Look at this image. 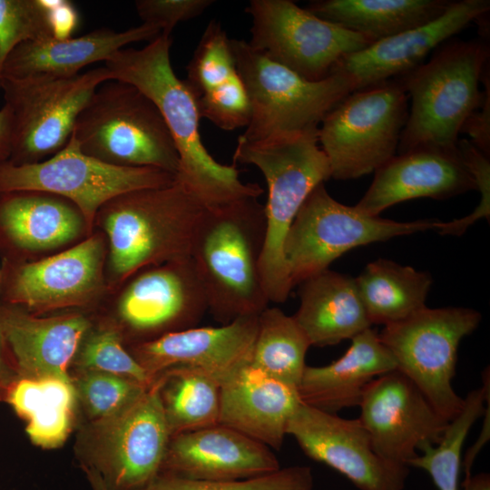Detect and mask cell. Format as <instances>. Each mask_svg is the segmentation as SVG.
I'll return each instance as SVG.
<instances>
[{
    "label": "cell",
    "instance_id": "cell-7",
    "mask_svg": "<svg viewBox=\"0 0 490 490\" xmlns=\"http://www.w3.org/2000/svg\"><path fill=\"white\" fill-rule=\"evenodd\" d=\"M230 46L250 107V122L240 135L245 140L318 129L328 113L354 92L339 73L309 81L270 60L247 41L232 38Z\"/></svg>",
    "mask_w": 490,
    "mask_h": 490
},
{
    "label": "cell",
    "instance_id": "cell-28",
    "mask_svg": "<svg viewBox=\"0 0 490 490\" xmlns=\"http://www.w3.org/2000/svg\"><path fill=\"white\" fill-rule=\"evenodd\" d=\"M83 220L71 201L56 195L0 194V251L15 260L22 252L56 248L74 240Z\"/></svg>",
    "mask_w": 490,
    "mask_h": 490
},
{
    "label": "cell",
    "instance_id": "cell-21",
    "mask_svg": "<svg viewBox=\"0 0 490 490\" xmlns=\"http://www.w3.org/2000/svg\"><path fill=\"white\" fill-rule=\"evenodd\" d=\"M374 172L369 188L355 205L368 216L411 199L446 200L476 190L457 146H418L395 155Z\"/></svg>",
    "mask_w": 490,
    "mask_h": 490
},
{
    "label": "cell",
    "instance_id": "cell-43",
    "mask_svg": "<svg viewBox=\"0 0 490 490\" xmlns=\"http://www.w3.org/2000/svg\"><path fill=\"white\" fill-rule=\"evenodd\" d=\"M47 11L53 36L57 39L72 37L77 28L79 16L72 2L67 0H41Z\"/></svg>",
    "mask_w": 490,
    "mask_h": 490
},
{
    "label": "cell",
    "instance_id": "cell-15",
    "mask_svg": "<svg viewBox=\"0 0 490 490\" xmlns=\"http://www.w3.org/2000/svg\"><path fill=\"white\" fill-rule=\"evenodd\" d=\"M287 435L306 456L342 474L360 490L405 487L408 466L377 455L359 418H343L301 402L289 421Z\"/></svg>",
    "mask_w": 490,
    "mask_h": 490
},
{
    "label": "cell",
    "instance_id": "cell-47",
    "mask_svg": "<svg viewBox=\"0 0 490 490\" xmlns=\"http://www.w3.org/2000/svg\"><path fill=\"white\" fill-rule=\"evenodd\" d=\"M83 469L93 490H108L98 471L90 466H83Z\"/></svg>",
    "mask_w": 490,
    "mask_h": 490
},
{
    "label": "cell",
    "instance_id": "cell-9",
    "mask_svg": "<svg viewBox=\"0 0 490 490\" xmlns=\"http://www.w3.org/2000/svg\"><path fill=\"white\" fill-rule=\"evenodd\" d=\"M481 319L480 312L474 309L426 306L404 320L384 326L378 333L396 361L397 370L407 376L448 422L464 407V398L452 385L458 346Z\"/></svg>",
    "mask_w": 490,
    "mask_h": 490
},
{
    "label": "cell",
    "instance_id": "cell-38",
    "mask_svg": "<svg viewBox=\"0 0 490 490\" xmlns=\"http://www.w3.org/2000/svg\"><path fill=\"white\" fill-rule=\"evenodd\" d=\"M52 36L41 0H0V85L4 64L18 45Z\"/></svg>",
    "mask_w": 490,
    "mask_h": 490
},
{
    "label": "cell",
    "instance_id": "cell-5",
    "mask_svg": "<svg viewBox=\"0 0 490 490\" xmlns=\"http://www.w3.org/2000/svg\"><path fill=\"white\" fill-rule=\"evenodd\" d=\"M490 49L485 40H447L428 62L397 79L411 100L397 153L422 145L456 146L461 127L479 105Z\"/></svg>",
    "mask_w": 490,
    "mask_h": 490
},
{
    "label": "cell",
    "instance_id": "cell-1",
    "mask_svg": "<svg viewBox=\"0 0 490 490\" xmlns=\"http://www.w3.org/2000/svg\"><path fill=\"white\" fill-rule=\"evenodd\" d=\"M172 44L171 36L160 34L142 49L116 51L105 62V67L112 80L135 86L157 106L179 155L176 181L205 208L248 197L259 198L263 192L259 184L244 183L236 165L218 162L204 146L194 98L171 64Z\"/></svg>",
    "mask_w": 490,
    "mask_h": 490
},
{
    "label": "cell",
    "instance_id": "cell-31",
    "mask_svg": "<svg viewBox=\"0 0 490 490\" xmlns=\"http://www.w3.org/2000/svg\"><path fill=\"white\" fill-rule=\"evenodd\" d=\"M76 397L72 379L19 377L5 401L26 420L25 430L34 444L54 448L61 446L71 431Z\"/></svg>",
    "mask_w": 490,
    "mask_h": 490
},
{
    "label": "cell",
    "instance_id": "cell-45",
    "mask_svg": "<svg viewBox=\"0 0 490 490\" xmlns=\"http://www.w3.org/2000/svg\"><path fill=\"white\" fill-rule=\"evenodd\" d=\"M11 153V116L8 109L0 108V164L8 162Z\"/></svg>",
    "mask_w": 490,
    "mask_h": 490
},
{
    "label": "cell",
    "instance_id": "cell-24",
    "mask_svg": "<svg viewBox=\"0 0 490 490\" xmlns=\"http://www.w3.org/2000/svg\"><path fill=\"white\" fill-rule=\"evenodd\" d=\"M300 403L297 387L250 363L220 385L219 424L279 450Z\"/></svg>",
    "mask_w": 490,
    "mask_h": 490
},
{
    "label": "cell",
    "instance_id": "cell-37",
    "mask_svg": "<svg viewBox=\"0 0 490 490\" xmlns=\"http://www.w3.org/2000/svg\"><path fill=\"white\" fill-rule=\"evenodd\" d=\"M149 386L94 370H81L74 385L86 410L98 422L120 412Z\"/></svg>",
    "mask_w": 490,
    "mask_h": 490
},
{
    "label": "cell",
    "instance_id": "cell-30",
    "mask_svg": "<svg viewBox=\"0 0 490 490\" xmlns=\"http://www.w3.org/2000/svg\"><path fill=\"white\" fill-rule=\"evenodd\" d=\"M449 0H315L307 10L373 43L440 16Z\"/></svg>",
    "mask_w": 490,
    "mask_h": 490
},
{
    "label": "cell",
    "instance_id": "cell-23",
    "mask_svg": "<svg viewBox=\"0 0 490 490\" xmlns=\"http://www.w3.org/2000/svg\"><path fill=\"white\" fill-rule=\"evenodd\" d=\"M89 326L82 315L37 318L0 303V329L19 377L71 379L67 369Z\"/></svg>",
    "mask_w": 490,
    "mask_h": 490
},
{
    "label": "cell",
    "instance_id": "cell-27",
    "mask_svg": "<svg viewBox=\"0 0 490 490\" xmlns=\"http://www.w3.org/2000/svg\"><path fill=\"white\" fill-rule=\"evenodd\" d=\"M397 369L396 361L371 328L351 338L348 350L326 366H306L298 392L302 403L337 414L359 405L369 382Z\"/></svg>",
    "mask_w": 490,
    "mask_h": 490
},
{
    "label": "cell",
    "instance_id": "cell-33",
    "mask_svg": "<svg viewBox=\"0 0 490 490\" xmlns=\"http://www.w3.org/2000/svg\"><path fill=\"white\" fill-rule=\"evenodd\" d=\"M171 438L219 424L220 384L206 372L173 367L155 377Z\"/></svg>",
    "mask_w": 490,
    "mask_h": 490
},
{
    "label": "cell",
    "instance_id": "cell-44",
    "mask_svg": "<svg viewBox=\"0 0 490 490\" xmlns=\"http://www.w3.org/2000/svg\"><path fill=\"white\" fill-rule=\"evenodd\" d=\"M19 378L0 329V401L5 400L13 383Z\"/></svg>",
    "mask_w": 490,
    "mask_h": 490
},
{
    "label": "cell",
    "instance_id": "cell-18",
    "mask_svg": "<svg viewBox=\"0 0 490 490\" xmlns=\"http://www.w3.org/2000/svg\"><path fill=\"white\" fill-rule=\"evenodd\" d=\"M103 257V240L93 236L44 260L5 259L0 270L1 303L30 313L82 305L101 287Z\"/></svg>",
    "mask_w": 490,
    "mask_h": 490
},
{
    "label": "cell",
    "instance_id": "cell-4",
    "mask_svg": "<svg viewBox=\"0 0 490 490\" xmlns=\"http://www.w3.org/2000/svg\"><path fill=\"white\" fill-rule=\"evenodd\" d=\"M205 207L179 181L132 191L98 211L108 236L110 266L117 282L139 270L190 257Z\"/></svg>",
    "mask_w": 490,
    "mask_h": 490
},
{
    "label": "cell",
    "instance_id": "cell-10",
    "mask_svg": "<svg viewBox=\"0 0 490 490\" xmlns=\"http://www.w3.org/2000/svg\"><path fill=\"white\" fill-rule=\"evenodd\" d=\"M175 175L152 167H126L104 162L84 153L71 135L67 143L47 160L34 163L0 164V194L36 191L71 201L89 225L100 209L122 194L160 188Z\"/></svg>",
    "mask_w": 490,
    "mask_h": 490
},
{
    "label": "cell",
    "instance_id": "cell-6",
    "mask_svg": "<svg viewBox=\"0 0 490 490\" xmlns=\"http://www.w3.org/2000/svg\"><path fill=\"white\" fill-rule=\"evenodd\" d=\"M72 134L84 153L104 162L177 174L179 155L163 117L130 83H102L80 113Z\"/></svg>",
    "mask_w": 490,
    "mask_h": 490
},
{
    "label": "cell",
    "instance_id": "cell-26",
    "mask_svg": "<svg viewBox=\"0 0 490 490\" xmlns=\"http://www.w3.org/2000/svg\"><path fill=\"white\" fill-rule=\"evenodd\" d=\"M155 26L142 24L122 32L100 28L78 37L54 36L18 45L6 59L2 79L30 77L68 78L83 67L106 62L116 51L132 43L152 41L160 35Z\"/></svg>",
    "mask_w": 490,
    "mask_h": 490
},
{
    "label": "cell",
    "instance_id": "cell-40",
    "mask_svg": "<svg viewBox=\"0 0 490 490\" xmlns=\"http://www.w3.org/2000/svg\"><path fill=\"white\" fill-rule=\"evenodd\" d=\"M461 158L472 174L480 201L469 215L451 221H439L435 230L440 235L461 236L469 226L480 219L490 220V162L489 156L482 152L467 139H458L456 143Z\"/></svg>",
    "mask_w": 490,
    "mask_h": 490
},
{
    "label": "cell",
    "instance_id": "cell-41",
    "mask_svg": "<svg viewBox=\"0 0 490 490\" xmlns=\"http://www.w3.org/2000/svg\"><path fill=\"white\" fill-rule=\"evenodd\" d=\"M213 0H137L136 11L142 24L155 26L171 36L176 24L201 15Z\"/></svg>",
    "mask_w": 490,
    "mask_h": 490
},
{
    "label": "cell",
    "instance_id": "cell-19",
    "mask_svg": "<svg viewBox=\"0 0 490 490\" xmlns=\"http://www.w3.org/2000/svg\"><path fill=\"white\" fill-rule=\"evenodd\" d=\"M489 10V0L452 1L437 18L347 55L332 73L343 74L354 91L401 77L421 65L443 43L484 18Z\"/></svg>",
    "mask_w": 490,
    "mask_h": 490
},
{
    "label": "cell",
    "instance_id": "cell-2",
    "mask_svg": "<svg viewBox=\"0 0 490 490\" xmlns=\"http://www.w3.org/2000/svg\"><path fill=\"white\" fill-rule=\"evenodd\" d=\"M265 235L264 205L257 197L205 208L198 222L190 258L208 311L221 325L269 307L260 271Z\"/></svg>",
    "mask_w": 490,
    "mask_h": 490
},
{
    "label": "cell",
    "instance_id": "cell-32",
    "mask_svg": "<svg viewBox=\"0 0 490 490\" xmlns=\"http://www.w3.org/2000/svg\"><path fill=\"white\" fill-rule=\"evenodd\" d=\"M355 282L371 324L387 326L426 307L432 277L426 271L377 259L366 266Z\"/></svg>",
    "mask_w": 490,
    "mask_h": 490
},
{
    "label": "cell",
    "instance_id": "cell-14",
    "mask_svg": "<svg viewBox=\"0 0 490 490\" xmlns=\"http://www.w3.org/2000/svg\"><path fill=\"white\" fill-rule=\"evenodd\" d=\"M98 426V450L84 466L99 472L108 490H142L161 474L171 434L155 378Z\"/></svg>",
    "mask_w": 490,
    "mask_h": 490
},
{
    "label": "cell",
    "instance_id": "cell-25",
    "mask_svg": "<svg viewBox=\"0 0 490 490\" xmlns=\"http://www.w3.org/2000/svg\"><path fill=\"white\" fill-rule=\"evenodd\" d=\"M184 80L201 118L224 131L247 127L248 94L237 71L230 38L220 23L206 26L187 67Z\"/></svg>",
    "mask_w": 490,
    "mask_h": 490
},
{
    "label": "cell",
    "instance_id": "cell-12",
    "mask_svg": "<svg viewBox=\"0 0 490 490\" xmlns=\"http://www.w3.org/2000/svg\"><path fill=\"white\" fill-rule=\"evenodd\" d=\"M112 80L98 67L68 78L2 79L4 105L11 116L8 162L25 164L54 155L69 141L75 122L97 88Z\"/></svg>",
    "mask_w": 490,
    "mask_h": 490
},
{
    "label": "cell",
    "instance_id": "cell-13",
    "mask_svg": "<svg viewBox=\"0 0 490 490\" xmlns=\"http://www.w3.org/2000/svg\"><path fill=\"white\" fill-rule=\"evenodd\" d=\"M245 12L251 17L249 44L309 81L328 77L340 60L373 44L290 0H251Z\"/></svg>",
    "mask_w": 490,
    "mask_h": 490
},
{
    "label": "cell",
    "instance_id": "cell-36",
    "mask_svg": "<svg viewBox=\"0 0 490 490\" xmlns=\"http://www.w3.org/2000/svg\"><path fill=\"white\" fill-rule=\"evenodd\" d=\"M142 490H313L311 468L293 466L249 479L206 481L160 474Z\"/></svg>",
    "mask_w": 490,
    "mask_h": 490
},
{
    "label": "cell",
    "instance_id": "cell-42",
    "mask_svg": "<svg viewBox=\"0 0 490 490\" xmlns=\"http://www.w3.org/2000/svg\"><path fill=\"white\" fill-rule=\"evenodd\" d=\"M489 67L485 69L481 83L485 90L479 105L469 114L463 123L460 133H466L469 140L485 155L490 156V75Z\"/></svg>",
    "mask_w": 490,
    "mask_h": 490
},
{
    "label": "cell",
    "instance_id": "cell-16",
    "mask_svg": "<svg viewBox=\"0 0 490 490\" xmlns=\"http://www.w3.org/2000/svg\"><path fill=\"white\" fill-rule=\"evenodd\" d=\"M129 279L118 313L125 328L138 338L134 345L197 327L208 311L190 257L142 269Z\"/></svg>",
    "mask_w": 490,
    "mask_h": 490
},
{
    "label": "cell",
    "instance_id": "cell-20",
    "mask_svg": "<svg viewBox=\"0 0 490 490\" xmlns=\"http://www.w3.org/2000/svg\"><path fill=\"white\" fill-rule=\"evenodd\" d=\"M259 316L219 327H193L133 345L131 354L151 378L173 367L202 370L220 385L249 365Z\"/></svg>",
    "mask_w": 490,
    "mask_h": 490
},
{
    "label": "cell",
    "instance_id": "cell-34",
    "mask_svg": "<svg viewBox=\"0 0 490 490\" xmlns=\"http://www.w3.org/2000/svg\"><path fill=\"white\" fill-rule=\"evenodd\" d=\"M310 346L292 316L279 308L268 307L259 315L250 364L298 388Z\"/></svg>",
    "mask_w": 490,
    "mask_h": 490
},
{
    "label": "cell",
    "instance_id": "cell-46",
    "mask_svg": "<svg viewBox=\"0 0 490 490\" xmlns=\"http://www.w3.org/2000/svg\"><path fill=\"white\" fill-rule=\"evenodd\" d=\"M461 486L463 490H490V476L488 473L475 475H466Z\"/></svg>",
    "mask_w": 490,
    "mask_h": 490
},
{
    "label": "cell",
    "instance_id": "cell-35",
    "mask_svg": "<svg viewBox=\"0 0 490 490\" xmlns=\"http://www.w3.org/2000/svg\"><path fill=\"white\" fill-rule=\"evenodd\" d=\"M473 425L469 415H459L448 423L437 444L421 446L408 466L425 470L438 490H459L462 448Z\"/></svg>",
    "mask_w": 490,
    "mask_h": 490
},
{
    "label": "cell",
    "instance_id": "cell-8",
    "mask_svg": "<svg viewBox=\"0 0 490 490\" xmlns=\"http://www.w3.org/2000/svg\"><path fill=\"white\" fill-rule=\"evenodd\" d=\"M409 97L396 78L350 93L322 120L318 143L331 178L351 180L375 172L396 155Z\"/></svg>",
    "mask_w": 490,
    "mask_h": 490
},
{
    "label": "cell",
    "instance_id": "cell-3",
    "mask_svg": "<svg viewBox=\"0 0 490 490\" xmlns=\"http://www.w3.org/2000/svg\"><path fill=\"white\" fill-rule=\"evenodd\" d=\"M237 163L256 166L267 183L260 271L270 302L283 303L293 288L284 257L286 236L311 191L331 178L328 160L318 145V128L257 141L240 136L233 153Z\"/></svg>",
    "mask_w": 490,
    "mask_h": 490
},
{
    "label": "cell",
    "instance_id": "cell-39",
    "mask_svg": "<svg viewBox=\"0 0 490 490\" xmlns=\"http://www.w3.org/2000/svg\"><path fill=\"white\" fill-rule=\"evenodd\" d=\"M76 364L81 370L110 373L146 386L154 380L123 348L122 336L115 328H103L92 334L81 348Z\"/></svg>",
    "mask_w": 490,
    "mask_h": 490
},
{
    "label": "cell",
    "instance_id": "cell-17",
    "mask_svg": "<svg viewBox=\"0 0 490 490\" xmlns=\"http://www.w3.org/2000/svg\"><path fill=\"white\" fill-rule=\"evenodd\" d=\"M358 407V418L377 454L406 466L418 456L422 446L437 444L449 423L397 369L369 382Z\"/></svg>",
    "mask_w": 490,
    "mask_h": 490
},
{
    "label": "cell",
    "instance_id": "cell-11",
    "mask_svg": "<svg viewBox=\"0 0 490 490\" xmlns=\"http://www.w3.org/2000/svg\"><path fill=\"white\" fill-rule=\"evenodd\" d=\"M439 220L396 221L368 216L336 201L317 185L297 213L284 242L292 287L325 270L349 250L376 241L436 230Z\"/></svg>",
    "mask_w": 490,
    "mask_h": 490
},
{
    "label": "cell",
    "instance_id": "cell-29",
    "mask_svg": "<svg viewBox=\"0 0 490 490\" xmlns=\"http://www.w3.org/2000/svg\"><path fill=\"white\" fill-rule=\"evenodd\" d=\"M299 285L292 317L311 346L336 345L371 328L354 278L328 269Z\"/></svg>",
    "mask_w": 490,
    "mask_h": 490
},
{
    "label": "cell",
    "instance_id": "cell-22",
    "mask_svg": "<svg viewBox=\"0 0 490 490\" xmlns=\"http://www.w3.org/2000/svg\"><path fill=\"white\" fill-rule=\"evenodd\" d=\"M267 446L217 424L171 438L161 474L206 481H235L279 470Z\"/></svg>",
    "mask_w": 490,
    "mask_h": 490
}]
</instances>
